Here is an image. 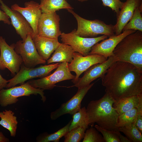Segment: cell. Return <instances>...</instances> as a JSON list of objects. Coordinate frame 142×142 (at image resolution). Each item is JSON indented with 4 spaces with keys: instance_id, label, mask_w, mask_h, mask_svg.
<instances>
[{
    "instance_id": "8992f818",
    "label": "cell",
    "mask_w": 142,
    "mask_h": 142,
    "mask_svg": "<svg viewBox=\"0 0 142 142\" xmlns=\"http://www.w3.org/2000/svg\"><path fill=\"white\" fill-rule=\"evenodd\" d=\"M21 57L26 67L34 68L40 64H44L46 61L39 55L30 34H27L25 40H19L10 45Z\"/></svg>"
},
{
    "instance_id": "f35d334b",
    "label": "cell",
    "mask_w": 142,
    "mask_h": 142,
    "mask_svg": "<svg viewBox=\"0 0 142 142\" xmlns=\"http://www.w3.org/2000/svg\"></svg>"
},
{
    "instance_id": "7402d4cb",
    "label": "cell",
    "mask_w": 142,
    "mask_h": 142,
    "mask_svg": "<svg viewBox=\"0 0 142 142\" xmlns=\"http://www.w3.org/2000/svg\"><path fill=\"white\" fill-rule=\"evenodd\" d=\"M0 125L9 131L11 137H15L18 121L14 113L10 110L0 111Z\"/></svg>"
},
{
    "instance_id": "5b68a950",
    "label": "cell",
    "mask_w": 142,
    "mask_h": 142,
    "mask_svg": "<svg viewBox=\"0 0 142 142\" xmlns=\"http://www.w3.org/2000/svg\"><path fill=\"white\" fill-rule=\"evenodd\" d=\"M42 89L35 88L32 87L27 82L20 85L14 87L7 89L4 88L0 90V105L5 107L16 103L19 100L18 98L31 95L39 94L43 103L46 98Z\"/></svg>"
},
{
    "instance_id": "74e56055",
    "label": "cell",
    "mask_w": 142,
    "mask_h": 142,
    "mask_svg": "<svg viewBox=\"0 0 142 142\" xmlns=\"http://www.w3.org/2000/svg\"><path fill=\"white\" fill-rule=\"evenodd\" d=\"M78 0L79 1L81 2H83L87 1L88 0Z\"/></svg>"
},
{
    "instance_id": "44dd1931",
    "label": "cell",
    "mask_w": 142,
    "mask_h": 142,
    "mask_svg": "<svg viewBox=\"0 0 142 142\" xmlns=\"http://www.w3.org/2000/svg\"><path fill=\"white\" fill-rule=\"evenodd\" d=\"M75 51L70 45L61 43L54 51L52 57L47 60L48 64L52 63H70L72 61Z\"/></svg>"
},
{
    "instance_id": "e0dca14e",
    "label": "cell",
    "mask_w": 142,
    "mask_h": 142,
    "mask_svg": "<svg viewBox=\"0 0 142 142\" xmlns=\"http://www.w3.org/2000/svg\"><path fill=\"white\" fill-rule=\"evenodd\" d=\"M133 30H128L123 32L120 34L109 37L98 42L92 47L89 54H97L103 55L108 58L113 55V52L119 42L125 36L136 32Z\"/></svg>"
},
{
    "instance_id": "1f68e13d",
    "label": "cell",
    "mask_w": 142,
    "mask_h": 142,
    "mask_svg": "<svg viewBox=\"0 0 142 142\" xmlns=\"http://www.w3.org/2000/svg\"><path fill=\"white\" fill-rule=\"evenodd\" d=\"M103 5L105 7L110 8L112 10L116 13L117 16L120 12L123 2L120 0H101Z\"/></svg>"
},
{
    "instance_id": "4fadbf2b",
    "label": "cell",
    "mask_w": 142,
    "mask_h": 142,
    "mask_svg": "<svg viewBox=\"0 0 142 142\" xmlns=\"http://www.w3.org/2000/svg\"><path fill=\"white\" fill-rule=\"evenodd\" d=\"M94 83H93L84 88L78 89L76 93L70 99L62 104L58 109L51 113V119L55 120L64 115H73L78 111L81 108L82 100Z\"/></svg>"
},
{
    "instance_id": "277c9868",
    "label": "cell",
    "mask_w": 142,
    "mask_h": 142,
    "mask_svg": "<svg viewBox=\"0 0 142 142\" xmlns=\"http://www.w3.org/2000/svg\"><path fill=\"white\" fill-rule=\"evenodd\" d=\"M76 19L77 24L76 33L83 37L93 38L99 35L108 37L115 35L114 25L107 24L98 19L89 20L84 18L75 13L72 9L67 10Z\"/></svg>"
},
{
    "instance_id": "8d00e7d4",
    "label": "cell",
    "mask_w": 142,
    "mask_h": 142,
    "mask_svg": "<svg viewBox=\"0 0 142 142\" xmlns=\"http://www.w3.org/2000/svg\"><path fill=\"white\" fill-rule=\"evenodd\" d=\"M118 135L120 142H130L128 139L123 135L120 133H119Z\"/></svg>"
},
{
    "instance_id": "d6986e66",
    "label": "cell",
    "mask_w": 142,
    "mask_h": 142,
    "mask_svg": "<svg viewBox=\"0 0 142 142\" xmlns=\"http://www.w3.org/2000/svg\"><path fill=\"white\" fill-rule=\"evenodd\" d=\"M32 39L38 54L46 61L61 43L58 39L38 35L34 36Z\"/></svg>"
},
{
    "instance_id": "603a6c76",
    "label": "cell",
    "mask_w": 142,
    "mask_h": 142,
    "mask_svg": "<svg viewBox=\"0 0 142 142\" xmlns=\"http://www.w3.org/2000/svg\"><path fill=\"white\" fill-rule=\"evenodd\" d=\"M40 0V7L42 13H52L62 9H73L66 0Z\"/></svg>"
},
{
    "instance_id": "d590c367",
    "label": "cell",
    "mask_w": 142,
    "mask_h": 142,
    "mask_svg": "<svg viewBox=\"0 0 142 142\" xmlns=\"http://www.w3.org/2000/svg\"><path fill=\"white\" fill-rule=\"evenodd\" d=\"M9 138L6 137L3 133L0 131V142H9Z\"/></svg>"
},
{
    "instance_id": "9c48e42d",
    "label": "cell",
    "mask_w": 142,
    "mask_h": 142,
    "mask_svg": "<svg viewBox=\"0 0 142 142\" xmlns=\"http://www.w3.org/2000/svg\"><path fill=\"white\" fill-rule=\"evenodd\" d=\"M59 63L41 65L37 68H29L21 65L19 72L12 78L8 80L6 88H9L17 85L22 84L28 80L34 78H42L51 74V72L58 66Z\"/></svg>"
},
{
    "instance_id": "6da1fadb",
    "label": "cell",
    "mask_w": 142,
    "mask_h": 142,
    "mask_svg": "<svg viewBox=\"0 0 142 142\" xmlns=\"http://www.w3.org/2000/svg\"><path fill=\"white\" fill-rule=\"evenodd\" d=\"M101 78L105 93L115 101L142 94V72L131 63L116 61Z\"/></svg>"
},
{
    "instance_id": "e575fe53",
    "label": "cell",
    "mask_w": 142,
    "mask_h": 142,
    "mask_svg": "<svg viewBox=\"0 0 142 142\" xmlns=\"http://www.w3.org/2000/svg\"><path fill=\"white\" fill-rule=\"evenodd\" d=\"M8 83V80L4 78L0 74V90L6 88Z\"/></svg>"
},
{
    "instance_id": "484cf974",
    "label": "cell",
    "mask_w": 142,
    "mask_h": 142,
    "mask_svg": "<svg viewBox=\"0 0 142 142\" xmlns=\"http://www.w3.org/2000/svg\"><path fill=\"white\" fill-rule=\"evenodd\" d=\"M142 4L135 9L132 17L124 27L122 32L130 29L142 32Z\"/></svg>"
},
{
    "instance_id": "30bf717a",
    "label": "cell",
    "mask_w": 142,
    "mask_h": 142,
    "mask_svg": "<svg viewBox=\"0 0 142 142\" xmlns=\"http://www.w3.org/2000/svg\"><path fill=\"white\" fill-rule=\"evenodd\" d=\"M0 69H8L15 75L19 71L23 63L21 56L0 36Z\"/></svg>"
},
{
    "instance_id": "5bb4252c",
    "label": "cell",
    "mask_w": 142,
    "mask_h": 142,
    "mask_svg": "<svg viewBox=\"0 0 142 142\" xmlns=\"http://www.w3.org/2000/svg\"><path fill=\"white\" fill-rule=\"evenodd\" d=\"M116 60L113 55L108 58L104 62L95 64L90 67L84 72L83 75L79 78L74 85L75 87L80 89L90 84L93 81L103 76L110 65Z\"/></svg>"
},
{
    "instance_id": "7a4b0ae2",
    "label": "cell",
    "mask_w": 142,
    "mask_h": 142,
    "mask_svg": "<svg viewBox=\"0 0 142 142\" xmlns=\"http://www.w3.org/2000/svg\"><path fill=\"white\" fill-rule=\"evenodd\" d=\"M115 102L106 93L99 99L90 101L86 108L89 125L93 126L96 123L107 130L119 131L117 126L119 115L113 106Z\"/></svg>"
},
{
    "instance_id": "3957f363",
    "label": "cell",
    "mask_w": 142,
    "mask_h": 142,
    "mask_svg": "<svg viewBox=\"0 0 142 142\" xmlns=\"http://www.w3.org/2000/svg\"><path fill=\"white\" fill-rule=\"evenodd\" d=\"M113 55L116 61L131 63L142 72V32L125 36L114 48Z\"/></svg>"
},
{
    "instance_id": "f546056e",
    "label": "cell",
    "mask_w": 142,
    "mask_h": 142,
    "mask_svg": "<svg viewBox=\"0 0 142 142\" xmlns=\"http://www.w3.org/2000/svg\"><path fill=\"white\" fill-rule=\"evenodd\" d=\"M83 142H104L103 136L94 127L91 126L86 130Z\"/></svg>"
},
{
    "instance_id": "cb8c5ba5",
    "label": "cell",
    "mask_w": 142,
    "mask_h": 142,
    "mask_svg": "<svg viewBox=\"0 0 142 142\" xmlns=\"http://www.w3.org/2000/svg\"><path fill=\"white\" fill-rule=\"evenodd\" d=\"M72 120L65 126L54 133L49 134L44 132L39 135L36 138L37 142H58L60 139L69 131Z\"/></svg>"
},
{
    "instance_id": "ba28073f",
    "label": "cell",
    "mask_w": 142,
    "mask_h": 142,
    "mask_svg": "<svg viewBox=\"0 0 142 142\" xmlns=\"http://www.w3.org/2000/svg\"><path fill=\"white\" fill-rule=\"evenodd\" d=\"M68 64L66 62L59 63L56 69L52 74L39 79L30 80L28 82L34 88L44 90H51L57 83L74 79L75 76L71 73L68 67Z\"/></svg>"
},
{
    "instance_id": "2e32d148",
    "label": "cell",
    "mask_w": 142,
    "mask_h": 142,
    "mask_svg": "<svg viewBox=\"0 0 142 142\" xmlns=\"http://www.w3.org/2000/svg\"><path fill=\"white\" fill-rule=\"evenodd\" d=\"M24 5V7H23L14 4L11 6V8L21 14L32 29L34 36L37 35L38 22L42 13L39 4L34 1H31L25 2Z\"/></svg>"
},
{
    "instance_id": "7c38bea8",
    "label": "cell",
    "mask_w": 142,
    "mask_h": 142,
    "mask_svg": "<svg viewBox=\"0 0 142 142\" xmlns=\"http://www.w3.org/2000/svg\"><path fill=\"white\" fill-rule=\"evenodd\" d=\"M107 59L100 55L92 54L83 56L78 52H74L72 61L68 65L70 71L74 72L76 74L72 81L74 84L81 74L90 67L95 64L103 62Z\"/></svg>"
},
{
    "instance_id": "52a82bcc",
    "label": "cell",
    "mask_w": 142,
    "mask_h": 142,
    "mask_svg": "<svg viewBox=\"0 0 142 142\" xmlns=\"http://www.w3.org/2000/svg\"><path fill=\"white\" fill-rule=\"evenodd\" d=\"M76 31V29H74L68 33H62L60 36L61 40L63 43L71 46L75 52L83 56L89 54L94 45L108 37L105 35L93 38L83 37L77 35Z\"/></svg>"
},
{
    "instance_id": "4316f807",
    "label": "cell",
    "mask_w": 142,
    "mask_h": 142,
    "mask_svg": "<svg viewBox=\"0 0 142 142\" xmlns=\"http://www.w3.org/2000/svg\"><path fill=\"white\" fill-rule=\"evenodd\" d=\"M119 131L123 133L130 142H142V133L134 123L119 127Z\"/></svg>"
},
{
    "instance_id": "ffe728a7",
    "label": "cell",
    "mask_w": 142,
    "mask_h": 142,
    "mask_svg": "<svg viewBox=\"0 0 142 142\" xmlns=\"http://www.w3.org/2000/svg\"><path fill=\"white\" fill-rule=\"evenodd\" d=\"M119 115L136 108L138 111H142V94L122 98L113 104Z\"/></svg>"
},
{
    "instance_id": "d4e9b609",
    "label": "cell",
    "mask_w": 142,
    "mask_h": 142,
    "mask_svg": "<svg viewBox=\"0 0 142 142\" xmlns=\"http://www.w3.org/2000/svg\"><path fill=\"white\" fill-rule=\"evenodd\" d=\"M72 118L69 127V131L80 126H84L87 129L88 128V119L85 107L81 108L78 111L73 114Z\"/></svg>"
},
{
    "instance_id": "8fae6325",
    "label": "cell",
    "mask_w": 142,
    "mask_h": 142,
    "mask_svg": "<svg viewBox=\"0 0 142 142\" xmlns=\"http://www.w3.org/2000/svg\"><path fill=\"white\" fill-rule=\"evenodd\" d=\"M60 20L56 12L42 13L38 24L37 35L58 39L62 33L60 28Z\"/></svg>"
},
{
    "instance_id": "9a60e30c",
    "label": "cell",
    "mask_w": 142,
    "mask_h": 142,
    "mask_svg": "<svg viewBox=\"0 0 142 142\" xmlns=\"http://www.w3.org/2000/svg\"><path fill=\"white\" fill-rule=\"evenodd\" d=\"M0 3L1 9L9 16L11 19V24L20 36L22 41L25 40L28 34H31L32 38L34 36L33 30L21 14L9 8L2 0H0Z\"/></svg>"
},
{
    "instance_id": "4dcf8cb0",
    "label": "cell",
    "mask_w": 142,
    "mask_h": 142,
    "mask_svg": "<svg viewBox=\"0 0 142 142\" xmlns=\"http://www.w3.org/2000/svg\"><path fill=\"white\" fill-rule=\"evenodd\" d=\"M94 127L102 134L105 142H120L118 134L120 131L114 132L105 129L97 124Z\"/></svg>"
},
{
    "instance_id": "d6a6232c",
    "label": "cell",
    "mask_w": 142,
    "mask_h": 142,
    "mask_svg": "<svg viewBox=\"0 0 142 142\" xmlns=\"http://www.w3.org/2000/svg\"><path fill=\"white\" fill-rule=\"evenodd\" d=\"M134 123L137 128L142 133V112H138Z\"/></svg>"
},
{
    "instance_id": "83f0119b",
    "label": "cell",
    "mask_w": 142,
    "mask_h": 142,
    "mask_svg": "<svg viewBox=\"0 0 142 142\" xmlns=\"http://www.w3.org/2000/svg\"><path fill=\"white\" fill-rule=\"evenodd\" d=\"M138 113V109L135 108L119 115L117 127L119 128L134 123Z\"/></svg>"
},
{
    "instance_id": "f1b7e54d",
    "label": "cell",
    "mask_w": 142,
    "mask_h": 142,
    "mask_svg": "<svg viewBox=\"0 0 142 142\" xmlns=\"http://www.w3.org/2000/svg\"><path fill=\"white\" fill-rule=\"evenodd\" d=\"M87 129L85 127L80 126L69 131L64 136V142H80L84 137Z\"/></svg>"
},
{
    "instance_id": "ac0fdd59",
    "label": "cell",
    "mask_w": 142,
    "mask_h": 142,
    "mask_svg": "<svg viewBox=\"0 0 142 142\" xmlns=\"http://www.w3.org/2000/svg\"><path fill=\"white\" fill-rule=\"evenodd\" d=\"M142 4V0H126L123 2L118 15L117 16L116 23L114 25L115 35L122 32L125 25L132 17L135 8Z\"/></svg>"
},
{
    "instance_id": "836d02e7",
    "label": "cell",
    "mask_w": 142,
    "mask_h": 142,
    "mask_svg": "<svg viewBox=\"0 0 142 142\" xmlns=\"http://www.w3.org/2000/svg\"><path fill=\"white\" fill-rule=\"evenodd\" d=\"M9 17L3 11L0 9V21L3 22L5 24L10 25V21Z\"/></svg>"
}]
</instances>
